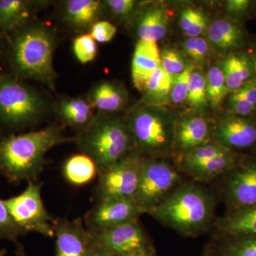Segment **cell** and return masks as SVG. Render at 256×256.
<instances>
[{
  "instance_id": "cell-18",
  "label": "cell",
  "mask_w": 256,
  "mask_h": 256,
  "mask_svg": "<svg viewBox=\"0 0 256 256\" xmlns=\"http://www.w3.org/2000/svg\"><path fill=\"white\" fill-rule=\"evenodd\" d=\"M161 66V52L156 42L139 40L132 56L131 74L134 87L143 92L148 79Z\"/></svg>"
},
{
  "instance_id": "cell-23",
  "label": "cell",
  "mask_w": 256,
  "mask_h": 256,
  "mask_svg": "<svg viewBox=\"0 0 256 256\" xmlns=\"http://www.w3.org/2000/svg\"><path fill=\"white\" fill-rule=\"evenodd\" d=\"M218 226L222 233L233 237L256 235V205L229 210Z\"/></svg>"
},
{
  "instance_id": "cell-46",
  "label": "cell",
  "mask_w": 256,
  "mask_h": 256,
  "mask_svg": "<svg viewBox=\"0 0 256 256\" xmlns=\"http://www.w3.org/2000/svg\"></svg>"
},
{
  "instance_id": "cell-6",
  "label": "cell",
  "mask_w": 256,
  "mask_h": 256,
  "mask_svg": "<svg viewBox=\"0 0 256 256\" xmlns=\"http://www.w3.org/2000/svg\"><path fill=\"white\" fill-rule=\"evenodd\" d=\"M45 109L42 96L18 79L0 76V122L10 127L36 120Z\"/></svg>"
},
{
  "instance_id": "cell-25",
  "label": "cell",
  "mask_w": 256,
  "mask_h": 256,
  "mask_svg": "<svg viewBox=\"0 0 256 256\" xmlns=\"http://www.w3.org/2000/svg\"><path fill=\"white\" fill-rule=\"evenodd\" d=\"M31 10V3L28 1L0 0V31L9 33L23 28Z\"/></svg>"
},
{
  "instance_id": "cell-31",
  "label": "cell",
  "mask_w": 256,
  "mask_h": 256,
  "mask_svg": "<svg viewBox=\"0 0 256 256\" xmlns=\"http://www.w3.org/2000/svg\"><path fill=\"white\" fill-rule=\"evenodd\" d=\"M190 64L186 56L176 48H164L161 52V68L173 78L182 73Z\"/></svg>"
},
{
  "instance_id": "cell-36",
  "label": "cell",
  "mask_w": 256,
  "mask_h": 256,
  "mask_svg": "<svg viewBox=\"0 0 256 256\" xmlns=\"http://www.w3.org/2000/svg\"><path fill=\"white\" fill-rule=\"evenodd\" d=\"M73 48L74 54L82 64L92 62L97 54V44L90 34H82L74 38Z\"/></svg>"
},
{
  "instance_id": "cell-19",
  "label": "cell",
  "mask_w": 256,
  "mask_h": 256,
  "mask_svg": "<svg viewBox=\"0 0 256 256\" xmlns=\"http://www.w3.org/2000/svg\"><path fill=\"white\" fill-rule=\"evenodd\" d=\"M228 92L238 90L256 78V62L252 53L242 50L224 57L220 64Z\"/></svg>"
},
{
  "instance_id": "cell-8",
  "label": "cell",
  "mask_w": 256,
  "mask_h": 256,
  "mask_svg": "<svg viewBox=\"0 0 256 256\" xmlns=\"http://www.w3.org/2000/svg\"><path fill=\"white\" fill-rule=\"evenodd\" d=\"M180 181V173L169 162L146 158L132 200L143 213L149 214L174 191Z\"/></svg>"
},
{
  "instance_id": "cell-38",
  "label": "cell",
  "mask_w": 256,
  "mask_h": 256,
  "mask_svg": "<svg viewBox=\"0 0 256 256\" xmlns=\"http://www.w3.org/2000/svg\"><path fill=\"white\" fill-rule=\"evenodd\" d=\"M117 33V28L108 21H98L92 26L90 34L92 38L98 43L110 42Z\"/></svg>"
},
{
  "instance_id": "cell-17",
  "label": "cell",
  "mask_w": 256,
  "mask_h": 256,
  "mask_svg": "<svg viewBox=\"0 0 256 256\" xmlns=\"http://www.w3.org/2000/svg\"><path fill=\"white\" fill-rule=\"evenodd\" d=\"M55 256H87L92 242L80 218L56 220Z\"/></svg>"
},
{
  "instance_id": "cell-30",
  "label": "cell",
  "mask_w": 256,
  "mask_h": 256,
  "mask_svg": "<svg viewBox=\"0 0 256 256\" xmlns=\"http://www.w3.org/2000/svg\"><path fill=\"white\" fill-rule=\"evenodd\" d=\"M178 24L188 37L202 36L210 26L208 16L202 10L186 8L180 14Z\"/></svg>"
},
{
  "instance_id": "cell-3",
  "label": "cell",
  "mask_w": 256,
  "mask_h": 256,
  "mask_svg": "<svg viewBox=\"0 0 256 256\" xmlns=\"http://www.w3.org/2000/svg\"><path fill=\"white\" fill-rule=\"evenodd\" d=\"M55 46L54 35L45 26H24L15 31L10 42V63L15 74L20 78L34 79L53 88Z\"/></svg>"
},
{
  "instance_id": "cell-29",
  "label": "cell",
  "mask_w": 256,
  "mask_h": 256,
  "mask_svg": "<svg viewBox=\"0 0 256 256\" xmlns=\"http://www.w3.org/2000/svg\"><path fill=\"white\" fill-rule=\"evenodd\" d=\"M229 94L220 64H214L206 73V96L213 108H220Z\"/></svg>"
},
{
  "instance_id": "cell-34",
  "label": "cell",
  "mask_w": 256,
  "mask_h": 256,
  "mask_svg": "<svg viewBox=\"0 0 256 256\" xmlns=\"http://www.w3.org/2000/svg\"><path fill=\"white\" fill-rule=\"evenodd\" d=\"M256 1L254 0H228L224 4L226 18L242 23L256 12Z\"/></svg>"
},
{
  "instance_id": "cell-15",
  "label": "cell",
  "mask_w": 256,
  "mask_h": 256,
  "mask_svg": "<svg viewBox=\"0 0 256 256\" xmlns=\"http://www.w3.org/2000/svg\"><path fill=\"white\" fill-rule=\"evenodd\" d=\"M212 126L204 116L196 112L178 117L173 152L178 156H182L213 140Z\"/></svg>"
},
{
  "instance_id": "cell-41",
  "label": "cell",
  "mask_w": 256,
  "mask_h": 256,
  "mask_svg": "<svg viewBox=\"0 0 256 256\" xmlns=\"http://www.w3.org/2000/svg\"><path fill=\"white\" fill-rule=\"evenodd\" d=\"M196 38L197 37H188L182 43L184 54L191 58L193 56L195 48H196Z\"/></svg>"
},
{
  "instance_id": "cell-2",
  "label": "cell",
  "mask_w": 256,
  "mask_h": 256,
  "mask_svg": "<svg viewBox=\"0 0 256 256\" xmlns=\"http://www.w3.org/2000/svg\"><path fill=\"white\" fill-rule=\"evenodd\" d=\"M76 140L82 153L95 163L98 176L136 149L127 118L116 114L98 112Z\"/></svg>"
},
{
  "instance_id": "cell-20",
  "label": "cell",
  "mask_w": 256,
  "mask_h": 256,
  "mask_svg": "<svg viewBox=\"0 0 256 256\" xmlns=\"http://www.w3.org/2000/svg\"><path fill=\"white\" fill-rule=\"evenodd\" d=\"M98 112L116 114L126 107L128 94L124 88L114 82H105L92 88L88 96Z\"/></svg>"
},
{
  "instance_id": "cell-13",
  "label": "cell",
  "mask_w": 256,
  "mask_h": 256,
  "mask_svg": "<svg viewBox=\"0 0 256 256\" xmlns=\"http://www.w3.org/2000/svg\"><path fill=\"white\" fill-rule=\"evenodd\" d=\"M142 210L132 198H102L86 216L89 232L110 228L138 220Z\"/></svg>"
},
{
  "instance_id": "cell-24",
  "label": "cell",
  "mask_w": 256,
  "mask_h": 256,
  "mask_svg": "<svg viewBox=\"0 0 256 256\" xmlns=\"http://www.w3.org/2000/svg\"><path fill=\"white\" fill-rule=\"evenodd\" d=\"M104 2L68 0L64 4V16L70 24L80 28L92 26L102 13Z\"/></svg>"
},
{
  "instance_id": "cell-7",
  "label": "cell",
  "mask_w": 256,
  "mask_h": 256,
  "mask_svg": "<svg viewBox=\"0 0 256 256\" xmlns=\"http://www.w3.org/2000/svg\"><path fill=\"white\" fill-rule=\"evenodd\" d=\"M178 158L180 169L200 181H210L227 174L242 159L236 152L227 149L214 140Z\"/></svg>"
},
{
  "instance_id": "cell-44",
  "label": "cell",
  "mask_w": 256,
  "mask_h": 256,
  "mask_svg": "<svg viewBox=\"0 0 256 256\" xmlns=\"http://www.w3.org/2000/svg\"><path fill=\"white\" fill-rule=\"evenodd\" d=\"M134 256H151L150 252H142V254H138Z\"/></svg>"
},
{
  "instance_id": "cell-39",
  "label": "cell",
  "mask_w": 256,
  "mask_h": 256,
  "mask_svg": "<svg viewBox=\"0 0 256 256\" xmlns=\"http://www.w3.org/2000/svg\"><path fill=\"white\" fill-rule=\"evenodd\" d=\"M232 92L256 108V78L247 82L238 90Z\"/></svg>"
},
{
  "instance_id": "cell-35",
  "label": "cell",
  "mask_w": 256,
  "mask_h": 256,
  "mask_svg": "<svg viewBox=\"0 0 256 256\" xmlns=\"http://www.w3.org/2000/svg\"><path fill=\"white\" fill-rule=\"evenodd\" d=\"M24 234L10 216L4 201L0 200V239H6L18 245V237Z\"/></svg>"
},
{
  "instance_id": "cell-28",
  "label": "cell",
  "mask_w": 256,
  "mask_h": 256,
  "mask_svg": "<svg viewBox=\"0 0 256 256\" xmlns=\"http://www.w3.org/2000/svg\"><path fill=\"white\" fill-rule=\"evenodd\" d=\"M186 102L198 114L210 107L206 96V74L201 66H194L192 70Z\"/></svg>"
},
{
  "instance_id": "cell-21",
  "label": "cell",
  "mask_w": 256,
  "mask_h": 256,
  "mask_svg": "<svg viewBox=\"0 0 256 256\" xmlns=\"http://www.w3.org/2000/svg\"><path fill=\"white\" fill-rule=\"evenodd\" d=\"M57 111L64 124L76 128L78 131L86 128L97 114L88 96L62 99L57 107Z\"/></svg>"
},
{
  "instance_id": "cell-4",
  "label": "cell",
  "mask_w": 256,
  "mask_h": 256,
  "mask_svg": "<svg viewBox=\"0 0 256 256\" xmlns=\"http://www.w3.org/2000/svg\"><path fill=\"white\" fill-rule=\"evenodd\" d=\"M215 202L204 188L184 185L171 192L149 214L186 236H194L210 225Z\"/></svg>"
},
{
  "instance_id": "cell-45",
  "label": "cell",
  "mask_w": 256,
  "mask_h": 256,
  "mask_svg": "<svg viewBox=\"0 0 256 256\" xmlns=\"http://www.w3.org/2000/svg\"><path fill=\"white\" fill-rule=\"evenodd\" d=\"M252 54H254V58H255L256 62V42L255 43V45L254 46V52H252Z\"/></svg>"
},
{
  "instance_id": "cell-40",
  "label": "cell",
  "mask_w": 256,
  "mask_h": 256,
  "mask_svg": "<svg viewBox=\"0 0 256 256\" xmlns=\"http://www.w3.org/2000/svg\"><path fill=\"white\" fill-rule=\"evenodd\" d=\"M210 44L207 42L206 38L203 36H198L196 38V46L192 60H194L196 63H203L207 60L208 57Z\"/></svg>"
},
{
  "instance_id": "cell-10",
  "label": "cell",
  "mask_w": 256,
  "mask_h": 256,
  "mask_svg": "<svg viewBox=\"0 0 256 256\" xmlns=\"http://www.w3.org/2000/svg\"><path fill=\"white\" fill-rule=\"evenodd\" d=\"M146 156L134 149L99 175L96 194L102 198H132L137 190Z\"/></svg>"
},
{
  "instance_id": "cell-16",
  "label": "cell",
  "mask_w": 256,
  "mask_h": 256,
  "mask_svg": "<svg viewBox=\"0 0 256 256\" xmlns=\"http://www.w3.org/2000/svg\"><path fill=\"white\" fill-rule=\"evenodd\" d=\"M206 33L208 44L224 57L244 50L248 44L247 32L242 24L228 18L210 24Z\"/></svg>"
},
{
  "instance_id": "cell-32",
  "label": "cell",
  "mask_w": 256,
  "mask_h": 256,
  "mask_svg": "<svg viewBox=\"0 0 256 256\" xmlns=\"http://www.w3.org/2000/svg\"><path fill=\"white\" fill-rule=\"evenodd\" d=\"M220 256H256V235L234 237L224 246Z\"/></svg>"
},
{
  "instance_id": "cell-1",
  "label": "cell",
  "mask_w": 256,
  "mask_h": 256,
  "mask_svg": "<svg viewBox=\"0 0 256 256\" xmlns=\"http://www.w3.org/2000/svg\"><path fill=\"white\" fill-rule=\"evenodd\" d=\"M70 140L58 124L4 138L0 140V172L10 182L35 181L43 170L48 151Z\"/></svg>"
},
{
  "instance_id": "cell-37",
  "label": "cell",
  "mask_w": 256,
  "mask_h": 256,
  "mask_svg": "<svg viewBox=\"0 0 256 256\" xmlns=\"http://www.w3.org/2000/svg\"><path fill=\"white\" fill-rule=\"evenodd\" d=\"M104 4L114 18L127 20L136 12L138 3L134 0H107L104 2Z\"/></svg>"
},
{
  "instance_id": "cell-9",
  "label": "cell",
  "mask_w": 256,
  "mask_h": 256,
  "mask_svg": "<svg viewBox=\"0 0 256 256\" xmlns=\"http://www.w3.org/2000/svg\"><path fill=\"white\" fill-rule=\"evenodd\" d=\"M42 185L30 182L18 196L3 200L15 224L24 232H35L47 237L55 236L54 220L47 212L42 198Z\"/></svg>"
},
{
  "instance_id": "cell-33",
  "label": "cell",
  "mask_w": 256,
  "mask_h": 256,
  "mask_svg": "<svg viewBox=\"0 0 256 256\" xmlns=\"http://www.w3.org/2000/svg\"><path fill=\"white\" fill-rule=\"evenodd\" d=\"M194 66L188 64V67L180 75L173 78L172 86L170 92V102L174 105H181L186 102L190 76Z\"/></svg>"
},
{
  "instance_id": "cell-26",
  "label": "cell",
  "mask_w": 256,
  "mask_h": 256,
  "mask_svg": "<svg viewBox=\"0 0 256 256\" xmlns=\"http://www.w3.org/2000/svg\"><path fill=\"white\" fill-rule=\"evenodd\" d=\"M172 82V77L164 72L160 66L152 74L146 82L143 92L142 102L156 106L169 105Z\"/></svg>"
},
{
  "instance_id": "cell-43",
  "label": "cell",
  "mask_w": 256,
  "mask_h": 256,
  "mask_svg": "<svg viewBox=\"0 0 256 256\" xmlns=\"http://www.w3.org/2000/svg\"><path fill=\"white\" fill-rule=\"evenodd\" d=\"M6 250L5 249H1L0 250V256H6ZM14 256H26L24 254V249L22 246H18V250L16 252V255Z\"/></svg>"
},
{
  "instance_id": "cell-22",
  "label": "cell",
  "mask_w": 256,
  "mask_h": 256,
  "mask_svg": "<svg viewBox=\"0 0 256 256\" xmlns=\"http://www.w3.org/2000/svg\"><path fill=\"white\" fill-rule=\"evenodd\" d=\"M170 16L162 6L148 8L138 16L136 31L139 40L158 42L166 36Z\"/></svg>"
},
{
  "instance_id": "cell-42",
  "label": "cell",
  "mask_w": 256,
  "mask_h": 256,
  "mask_svg": "<svg viewBox=\"0 0 256 256\" xmlns=\"http://www.w3.org/2000/svg\"><path fill=\"white\" fill-rule=\"evenodd\" d=\"M87 256H110L108 254L107 252L104 250V248H102L100 246L98 245L97 244L94 240H92V246H90V249H89V252H88Z\"/></svg>"
},
{
  "instance_id": "cell-12",
  "label": "cell",
  "mask_w": 256,
  "mask_h": 256,
  "mask_svg": "<svg viewBox=\"0 0 256 256\" xmlns=\"http://www.w3.org/2000/svg\"><path fill=\"white\" fill-rule=\"evenodd\" d=\"M212 139L234 151L255 146L256 117L238 116L228 111L214 122Z\"/></svg>"
},
{
  "instance_id": "cell-14",
  "label": "cell",
  "mask_w": 256,
  "mask_h": 256,
  "mask_svg": "<svg viewBox=\"0 0 256 256\" xmlns=\"http://www.w3.org/2000/svg\"><path fill=\"white\" fill-rule=\"evenodd\" d=\"M227 174L225 198L229 210L256 205V158H242Z\"/></svg>"
},
{
  "instance_id": "cell-5",
  "label": "cell",
  "mask_w": 256,
  "mask_h": 256,
  "mask_svg": "<svg viewBox=\"0 0 256 256\" xmlns=\"http://www.w3.org/2000/svg\"><path fill=\"white\" fill-rule=\"evenodd\" d=\"M127 119L134 148L142 156L159 158L172 152L178 117L166 106L142 102Z\"/></svg>"
},
{
  "instance_id": "cell-11",
  "label": "cell",
  "mask_w": 256,
  "mask_h": 256,
  "mask_svg": "<svg viewBox=\"0 0 256 256\" xmlns=\"http://www.w3.org/2000/svg\"><path fill=\"white\" fill-rule=\"evenodd\" d=\"M89 232L92 240L110 256H134L149 252L148 237L138 220Z\"/></svg>"
},
{
  "instance_id": "cell-27",
  "label": "cell",
  "mask_w": 256,
  "mask_h": 256,
  "mask_svg": "<svg viewBox=\"0 0 256 256\" xmlns=\"http://www.w3.org/2000/svg\"><path fill=\"white\" fill-rule=\"evenodd\" d=\"M63 172L67 181L74 185L86 184L98 174L95 163L82 153L68 158L64 165Z\"/></svg>"
}]
</instances>
